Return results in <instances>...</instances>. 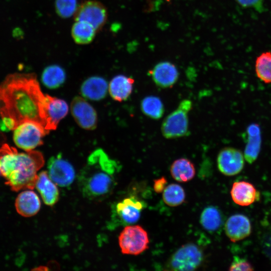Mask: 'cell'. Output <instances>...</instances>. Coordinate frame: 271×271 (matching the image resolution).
Instances as JSON below:
<instances>
[{"label":"cell","mask_w":271,"mask_h":271,"mask_svg":"<svg viewBox=\"0 0 271 271\" xmlns=\"http://www.w3.org/2000/svg\"><path fill=\"white\" fill-rule=\"evenodd\" d=\"M143 113L150 118L158 119L164 113V106L161 100L155 96L145 97L141 102Z\"/></svg>","instance_id":"obj_26"},{"label":"cell","mask_w":271,"mask_h":271,"mask_svg":"<svg viewBox=\"0 0 271 271\" xmlns=\"http://www.w3.org/2000/svg\"><path fill=\"white\" fill-rule=\"evenodd\" d=\"M26 189L18 195L15 201V207L18 213L24 217H31L36 214L41 207V202L37 194L31 190Z\"/></svg>","instance_id":"obj_17"},{"label":"cell","mask_w":271,"mask_h":271,"mask_svg":"<svg viewBox=\"0 0 271 271\" xmlns=\"http://www.w3.org/2000/svg\"><path fill=\"white\" fill-rule=\"evenodd\" d=\"M118 164L101 149L93 152L78 177L80 189L84 197L99 201L111 194L119 171Z\"/></svg>","instance_id":"obj_3"},{"label":"cell","mask_w":271,"mask_h":271,"mask_svg":"<svg viewBox=\"0 0 271 271\" xmlns=\"http://www.w3.org/2000/svg\"><path fill=\"white\" fill-rule=\"evenodd\" d=\"M65 79L66 74L64 70L56 65L45 68L42 75L43 83L50 89H55L60 86L64 82Z\"/></svg>","instance_id":"obj_24"},{"label":"cell","mask_w":271,"mask_h":271,"mask_svg":"<svg viewBox=\"0 0 271 271\" xmlns=\"http://www.w3.org/2000/svg\"><path fill=\"white\" fill-rule=\"evenodd\" d=\"M19 153L8 144L0 148V173L6 184L15 191L33 189L37 179V172L44 164L41 153L36 151Z\"/></svg>","instance_id":"obj_2"},{"label":"cell","mask_w":271,"mask_h":271,"mask_svg":"<svg viewBox=\"0 0 271 271\" xmlns=\"http://www.w3.org/2000/svg\"><path fill=\"white\" fill-rule=\"evenodd\" d=\"M0 174H1V173H0Z\"/></svg>","instance_id":"obj_33"},{"label":"cell","mask_w":271,"mask_h":271,"mask_svg":"<svg viewBox=\"0 0 271 271\" xmlns=\"http://www.w3.org/2000/svg\"><path fill=\"white\" fill-rule=\"evenodd\" d=\"M107 19V11L100 2L88 1L82 3L77 9L75 15L76 21H85L91 24L98 31L104 25Z\"/></svg>","instance_id":"obj_10"},{"label":"cell","mask_w":271,"mask_h":271,"mask_svg":"<svg viewBox=\"0 0 271 271\" xmlns=\"http://www.w3.org/2000/svg\"><path fill=\"white\" fill-rule=\"evenodd\" d=\"M134 80L122 75H117L110 81L108 89L111 97L116 101H122L130 95Z\"/></svg>","instance_id":"obj_21"},{"label":"cell","mask_w":271,"mask_h":271,"mask_svg":"<svg viewBox=\"0 0 271 271\" xmlns=\"http://www.w3.org/2000/svg\"><path fill=\"white\" fill-rule=\"evenodd\" d=\"M68 111V106L64 100L46 94L42 117L45 129L48 132L55 129Z\"/></svg>","instance_id":"obj_9"},{"label":"cell","mask_w":271,"mask_h":271,"mask_svg":"<svg viewBox=\"0 0 271 271\" xmlns=\"http://www.w3.org/2000/svg\"><path fill=\"white\" fill-rule=\"evenodd\" d=\"M118 243L122 253L138 255L148 248L149 240L147 231L142 227L128 225L120 232Z\"/></svg>","instance_id":"obj_5"},{"label":"cell","mask_w":271,"mask_h":271,"mask_svg":"<svg viewBox=\"0 0 271 271\" xmlns=\"http://www.w3.org/2000/svg\"><path fill=\"white\" fill-rule=\"evenodd\" d=\"M107 89V83L104 79L93 76L88 78L83 83L80 90L86 98L99 100L105 96Z\"/></svg>","instance_id":"obj_20"},{"label":"cell","mask_w":271,"mask_h":271,"mask_svg":"<svg viewBox=\"0 0 271 271\" xmlns=\"http://www.w3.org/2000/svg\"><path fill=\"white\" fill-rule=\"evenodd\" d=\"M56 185L50 179L47 172L42 171L38 175L35 187L43 202L47 205L53 206L58 200L59 194Z\"/></svg>","instance_id":"obj_18"},{"label":"cell","mask_w":271,"mask_h":271,"mask_svg":"<svg viewBox=\"0 0 271 271\" xmlns=\"http://www.w3.org/2000/svg\"><path fill=\"white\" fill-rule=\"evenodd\" d=\"M185 198V191L178 184H170L166 186L163 191V200L169 206L175 207L180 205L184 201Z\"/></svg>","instance_id":"obj_28"},{"label":"cell","mask_w":271,"mask_h":271,"mask_svg":"<svg viewBox=\"0 0 271 271\" xmlns=\"http://www.w3.org/2000/svg\"><path fill=\"white\" fill-rule=\"evenodd\" d=\"M167 184V180L164 177L154 180V189L155 192L161 193L164 191Z\"/></svg>","instance_id":"obj_32"},{"label":"cell","mask_w":271,"mask_h":271,"mask_svg":"<svg viewBox=\"0 0 271 271\" xmlns=\"http://www.w3.org/2000/svg\"><path fill=\"white\" fill-rule=\"evenodd\" d=\"M230 194L234 202L242 206L252 204L257 196L254 186L244 181L235 182L233 184Z\"/></svg>","instance_id":"obj_19"},{"label":"cell","mask_w":271,"mask_h":271,"mask_svg":"<svg viewBox=\"0 0 271 271\" xmlns=\"http://www.w3.org/2000/svg\"><path fill=\"white\" fill-rule=\"evenodd\" d=\"M47 167L49 177L57 186L66 187L73 183L75 176L74 169L61 155L51 157L48 162Z\"/></svg>","instance_id":"obj_11"},{"label":"cell","mask_w":271,"mask_h":271,"mask_svg":"<svg viewBox=\"0 0 271 271\" xmlns=\"http://www.w3.org/2000/svg\"><path fill=\"white\" fill-rule=\"evenodd\" d=\"M192 106L190 100H183L177 108L165 118L161 126V131L165 138H178L189 134L188 113Z\"/></svg>","instance_id":"obj_4"},{"label":"cell","mask_w":271,"mask_h":271,"mask_svg":"<svg viewBox=\"0 0 271 271\" xmlns=\"http://www.w3.org/2000/svg\"><path fill=\"white\" fill-rule=\"evenodd\" d=\"M149 73L155 84L164 88L173 86L179 76L176 67L169 62L158 63Z\"/></svg>","instance_id":"obj_15"},{"label":"cell","mask_w":271,"mask_h":271,"mask_svg":"<svg viewBox=\"0 0 271 271\" xmlns=\"http://www.w3.org/2000/svg\"><path fill=\"white\" fill-rule=\"evenodd\" d=\"M170 172L175 180L180 182H186L194 178L195 170L190 161L186 158H180L172 163Z\"/></svg>","instance_id":"obj_22"},{"label":"cell","mask_w":271,"mask_h":271,"mask_svg":"<svg viewBox=\"0 0 271 271\" xmlns=\"http://www.w3.org/2000/svg\"><path fill=\"white\" fill-rule=\"evenodd\" d=\"M96 30L85 21H76L73 24L71 35L75 42L78 44H87L93 40Z\"/></svg>","instance_id":"obj_23"},{"label":"cell","mask_w":271,"mask_h":271,"mask_svg":"<svg viewBox=\"0 0 271 271\" xmlns=\"http://www.w3.org/2000/svg\"><path fill=\"white\" fill-rule=\"evenodd\" d=\"M48 133L41 124L32 121H26L14 129L13 140L19 148L30 151L41 145L43 137Z\"/></svg>","instance_id":"obj_6"},{"label":"cell","mask_w":271,"mask_h":271,"mask_svg":"<svg viewBox=\"0 0 271 271\" xmlns=\"http://www.w3.org/2000/svg\"><path fill=\"white\" fill-rule=\"evenodd\" d=\"M76 0H56L55 9L57 14L62 18H68L76 13L77 9Z\"/></svg>","instance_id":"obj_29"},{"label":"cell","mask_w":271,"mask_h":271,"mask_svg":"<svg viewBox=\"0 0 271 271\" xmlns=\"http://www.w3.org/2000/svg\"><path fill=\"white\" fill-rule=\"evenodd\" d=\"M255 71L257 78L265 84L271 83V52H264L256 59Z\"/></svg>","instance_id":"obj_27"},{"label":"cell","mask_w":271,"mask_h":271,"mask_svg":"<svg viewBox=\"0 0 271 271\" xmlns=\"http://www.w3.org/2000/svg\"><path fill=\"white\" fill-rule=\"evenodd\" d=\"M236 1L244 8H253L258 12L263 10V0H236Z\"/></svg>","instance_id":"obj_31"},{"label":"cell","mask_w":271,"mask_h":271,"mask_svg":"<svg viewBox=\"0 0 271 271\" xmlns=\"http://www.w3.org/2000/svg\"><path fill=\"white\" fill-rule=\"evenodd\" d=\"M251 227L248 218L244 215L236 214L230 216L225 224V231L233 242L243 239L251 233Z\"/></svg>","instance_id":"obj_14"},{"label":"cell","mask_w":271,"mask_h":271,"mask_svg":"<svg viewBox=\"0 0 271 271\" xmlns=\"http://www.w3.org/2000/svg\"><path fill=\"white\" fill-rule=\"evenodd\" d=\"M143 207V203L133 197L118 202L112 210L110 226L117 223L126 225L136 223L140 218Z\"/></svg>","instance_id":"obj_8"},{"label":"cell","mask_w":271,"mask_h":271,"mask_svg":"<svg viewBox=\"0 0 271 271\" xmlns=\"http://www.w3.org/2000/svg\"><path fill=\"white\" fill-rule=\"evenodd\" d=\"M71 110L75 120L82 128L92 130L96 127L97 116L96 111L83 98L77 96L73 99Z\"/></svg>","instance_id":"obj_13"},{"label":"cell","mask_w":271,"mask_h":271,"mask_svg":"<svg viewBox=\"0 0 271 271\" xmlns=\"http://www.w3.org/2000/svg\"><path fill=\"white\" fill-rule=\"evenodd\" d=\"M45 99L34 74L8 75L0 84V115L13 119L16 127L26 121L36 122L44 127Z\"/></svg>","instance_id":"obj_1"},{"label":"cell","mask_w":271,"mask_h":271,"mask_svg":"<svg viewBox=\"0 0 271 271\" xmlns=\"http://www.w3.org/2000/svg\"><path fill=\"white\" fill-rule=\"evenodd\" d=\"M243 153L233 147H225L219 152L217 167L223 174L232 176L239 173L244 166Z\"/></svg>","instance_id":"obj_12"},{"label":"cell","mask_w":271,"mask_h":271,"mask_svg":"<svg viewBox=\"0 0 271 271\" xmlns=\"http://www.w3.org/2000/svg\"><path fill=\"white\" fill-rule=\"evenodd\" d=\"M200 221L205 229L210 232L215 231L218 230L222 224V216L217 208L209 206L202 211Z\"/></svg>","instance_id":"obj_25"},{"label":"cell","mask_w":271,"mask_h":271,"mask_svg":"<svg viewBox=\"0 0 271 271\" xmlns=\"http://www.w3.org/2000/svg\"><path fill=\"white\" fill-rule=\"evenodd\" d=\"M246 143L243 155L245 160L249 164L254 163L259 154L261 145V130L256 123L249 124L246 129Z\"/></svg>","instance_id":"obj_16"},{"label":"cell","mask_w":271,"mask_h":271,"mask_svg":"<svg viewBox=\"0 0 271 271\" xmlns=\"http://www.w3.org/2000/svg\"><path fill=\"white\" fill-rule=\"evenodd\" d=\"M229 270L231 271H251L253 270V268L251 264L246 259L234 256Z\"/></svg>","instance_id":"obj_30"},{"label":"cell","mask_w":271,"mask_h":271,"mask_svg":"<svg viewBox=\"0 0 271 271\" xmlns=\"http://www.w3.org/2000/svg\"><path fill=\"white\" fill-rule=\"evenodd\" d=\"M203 258V253L199 247L193 243H188L175 252L169 264L173 270H193L200 266Z\"/></svg>","instance_id":"obj_7"}]
</instances>
